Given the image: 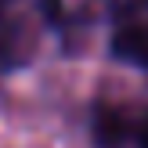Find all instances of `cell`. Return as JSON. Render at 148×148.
Returning a JSON list of instances; mask_svg holds the SVG:
<instances>
[{
  "instance_id": "cell-1",
  "label": "cell",
  "mask_w": 148,
  "mask_h": 148,
  "mask_svg": "<svg viewBox=\"0 0 148 148\" xmlns=\"http://www.w3.org/2000/svg\"><path fill=\"white\" fill-rule=\"evenodd\" d=\"M112 54L119 62L134 65V69H148V18L127 22L116 29L112 36Z\"/></svg>"
},
{
  "instance_id": "cell-2",
  "label": "cell",
  "mask_w": 148,
  "mask_h": 148,
  "mask_svg": "<svg viewBox=\"0 0 148 148\" xmlns=\"http://www.w3.org/2000/svg\"><path fill=\"white\" fill-rule=\"evenodd\" d=\"M25 58V29L14 18V11L0 0V72H11Z\"/></svg>"
},
{
  "instance_id": "cell-3",
  "label": "cell",
  "mask_w": 148,
  "mask_h": 148,
  "mask_svg": "<svg viewBox=\"0 0 148 148\" xmlns=\"http://www.w3.org/2000/svg\"><path fill=\"white\" fill-rule=\"evenodd\" d=\"M134 145L137 148H148V112L137 119V127H134Z\"/></svg>"
}]
</instances>
